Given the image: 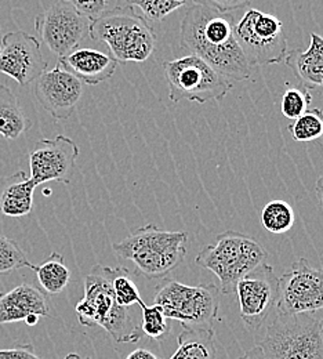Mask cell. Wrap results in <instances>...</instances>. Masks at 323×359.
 Returning a JSON list of instances; mask_svg holds the SVG:
<instances>
[{
  "instance_id": "obj_1",
  "label": "cell",
  "mask_w": 323,
  "mask_h": 359,
  "mask_svg": "<svg viewBox=\"0 0 323 359\" xmlns=\"http://www.w3.org/2000/svg\"><path fill=\"white\" fill-rule=\"evenodd\" d=\"M180 45L232 83L247 81L252 75V67L235 38L232 13L193 3L181 22Z\"/></svg>"
},
{
  "instance_id": "obj_2",
  "label": "cell",
  "mask_w": 323,
  "mask_h": 359,
  "mask_svg": "<svg viewBox=\"0 0 323 359\" xmlns=\"http://www.w3.org/2000/svg\"><path fill=\"white\" fill-rule=\"evenodd\" d=\"M114 269L95 264L85 278V296L75 313L82 326H99L116 343L135 344L144 336L132 309L118 304L112 289Z\"/></svg>"
},
{
  "instance_id": "obj_3",
  "label": "cell",
  "mask_w": 323,
  "mask_h": 359,
  "mask_svg": "<svg viewBox=\"0 0 323 359\" xmlns=\"http://www.w3.org/2000/svg\"><path fill=\"white\" fill-rule=\"evenodd\" d=\"M89 36L108 46L111 55L122 64L145 62L156 47L153 28L129 4L105 10L92 18Z\"/></svg>"
},
{
  "instance_id": "obj_4",
  "label": "cell",
  "mask_w": 323,
  "mask_h": 359,
  "mask_svg": "<svg viewBox=\"0 0 323 359\" xmlns=\"http://www.w3.org/2000/svg\"><path fill=\"white\" fill-rule=\"evenodd\" d=\"M188 232L163 231L148 224L114 245V252L132 262L139 275L148 279H163L177 269L186 255Z\"/></svg>"
},
{
  "instance_id": "obj_5",
  "label": "cell",
  "mask_w": 323,
  "mask_h": 359,
  "mask_svg": "<svg viewBox=\"0 0 323 359\" xmlns=\"http://www.w3.org/2000/svg\"><path fill=\"white\" fill-rule=\"evenodd\" d=\"M267 259V250L253 238L238 231H226L217 235L214 243L199 252L195 263L219 278L221 293L231 294L236 283L253 269L266 264Z\"/></svg>"
},
{
  "instance_id": "obj_6",
  "label": "cell",
  "mask_w": 323,
  "mask_h": 359,
  "mask_svg": "<svg viewBox=\"0 0 323 359\" xmlns=\"http://www.w3.org/2000/svg\"><path fill=\"white\" fill-rule=\"evenodd\" d=\"M259 346L268 359H323L322 316L277 313Z\"/></svg>"
},
{
  "instance_id": "obj_7",
  "label": "cell",
  "mask_w": 323,
  "mask_h": 359,
  "mask_svg": "<svg viewBox=\"0 0 323 359\" xmlns=\"http://www.w3.org/2000/svg\"><path fill=\"white\" fill-rule=\"evenodd\" d=\"M220 296L214 283L188 286L163 278L155 289L153 304L162 307L167 319L179 320L184 327H212L219 314Z\"/></svg>"
},
{
  "instance_id": "obj_8",
  "label": "cell",
  "mask_w": 323,
  "mask_h": 359,
  "mask_svg": "<svg viewBox=\"0 0 323 359\" xmlns=\"http://www.w3.org/2000/svg\"><path fill=\"white\" fill-rule=\"evenodd\" d=\"M163 71L172 102H180L181 100L198 104L221 101L233 86L231 81L192 54L166 61Z\"/></svg>"
},
{
  "instance_id": "obj_9",
  "label": "cell",
  "mask_w": 323,
  "mask_h": 359,
  "mask_svg": "<svg viewBox=\"0 0 323 359\" xmlns=\"http://www.w3.org/2000/svg\"><path fill=\"white\" fill-rule=\"evenodd\" d=\"M235 38L252 68L279 64L289 51L283 22L257 8H249L235 22Z\"/></svg>"
},
{
  "instance_id": "obj_10",
  "label": "cell",
  "mask_w": 323,
  "mask_h": 359,
  "mask_svg": "<svg viewBox=\"0 0 323 359\" xmlns=\"http://www.w3.org/2000/svg\"><path fill=\"white\" fill-rule=\"evenodd\" d=\"M92 20L74 6L58 0L35 17L39 39L55 55L64 57L78 48L89 35Z\"/></svg>"
},
{
  "instance_id": "obj_11",
  "label": "cell",
  "mask_w": 323,
  "mask_h": 359,
  "mask_svg": "<svg viewBox=\"0 0 323 359\" xmlns=\"http://www.w3.org/2000/svg\"><path fill=\"white\" fill-rule=\"evenodd\" d=\"M277 313L318 314L323 311V269L300 259L279 278Z\"/></svg>"
},
{
  "instance_id": "obj_12",
  "label": "cell",
  "mask_w": 323,
  "mask_h": 359,
  "mask_svg": "<svg viewBox=\"0 0 323 359\" xmlns=\"http://www.w3.org/2000/svg\"><path fill=\"white\" fill-rule=\"evenodd\" d=\"M240 318L250 332L259 330L277 309L279 278L267 263L245 275L235 287Z\"/></svg>"
},
{
  "instance_id": "obj_13",
  "label": "cell",
  "mask_w": 323,
  "mask_h": 359,
  "mask_svg": "<svg viewBox=\"0 0 323 359\" xmlns=\"http://www.w3.org/2000/svg\"><path fill=\"white\" fill-rule=\"evenodd\" d=\"M79 147L67 135L43 138L38 141L29 154L31 180L35 185L55 181L69 184L76 169Z\"/></svg>"
},
{
  "instance_id": "obj_14",
  "label": "cell",
  "mask_w": 323,
  "mask_h": 359,
  "mask_svg": "<svg viewBox=\"0 0 323 359\" xmlns=\"http://www.w3.org/2000/svg\"><path fill=\"white\" fill-rule=\"evenodd\" d=\"M47 69L41 41L24 32H8L1 39L0 72L20 86L34 83Z\"/></svg>"
},
{
  "instance_id": "obj_15",
  "label": "cell",
  "mask_w": 323,
  "mask_h": 359,
  "mask_svg": "<svg viewBox=\"0 0 323 359\" xmlns=\"http://www.w3.org/2000/svg\"><path fill=\"white\" fill-rule=\"evenodd\" d=\"M36 100L55 121H67L83 95V83L60 64L45 71L35 82Z\"/></svg>"
},
{
  "instance_id": "obj_16",
  "label": "cell",
  "mask_w": 323,
  "mask_h": 359,
  "mask_svg": "<svg viewBox=\"0 0 323 359\" xmlns=\"http://www.w3.org/2000/svg\"><path fill=\"white\" fill-rule=\"evenodd\" d=\"M57 64L82 83L90 86H97L111 79L118 68V61L112 55L88 47L75 48L69 54L60 57Z\"/></svg>"
},
{
  "instance_id": "obj_17",
  "label": "cell",
  "mask_w": 323,
  "mask_h": 359,
  "mask_svg": "<svg viewBox=\"0 0 323 359\" xmlns=\"http://www.w3.org/2000/svg\"><path fill=\"white\" fill-rule=\"evenodd\" d=\"M32 314L51 316L43 290L31 283H21L11 290L0 292V326L25 320Z\"/></svg>"
},
{
  "instance_id": "obj_18",
  "label": "cell",
  "mask_w": 323,
  "mask_h": 359,
  "mask_svg": "<svg viewBox=\"0 0 323 359\" xmlns=\"http://www.w3.org/2000/svg\"><path fill=\"white\" fill-rule=\"evenodd\" d=\"M310 38L307 50H290L283 61L303 86L323 89V36L312 32Z\"/></svg>"
},
{
  "instance_id": "obj_19",
  "label": "cell",
  "mask_w": 323,
  "mask_h": 359,
  "mask_svg": "<svg viewBox=\"0 0 323 359\" xmlns=\"http://www.w3.org/2000/svg\"><path fill=\"white\" fill-rule=\"evenodd\" d=\"M35 188V182L22 170L10 176H1L0 213L13 219L28 216L34 210Z\"/></svg>"
},
{
  "instance_id": "obj_20",
  "label": "cell",
  "mask_w": 323,
  "mask_h": 359,
  "mask_svg": "<svg viewBox=\"0 0 323 359\" xmlns=\"http://www.w3.org/2000/svg\"><path fill=\"white\" fill-rule=\"evenodd\" d=\"M177 343V350L170 359L217 358L213 327H184Z\"/></svg>"
},
{
  "instance_id": "obj_21",
  "label": "cell",
  "mask_w": 323,
  "mask_h": 359,
  "mask_svg": "<svg viewBox=\"0 0 323 359\" xmlns=\"http://www.w3.org/2000/svg\"><path fill=\"white\" fill-rule=\"evenodd\" d=\"M32 128L13 90L0 85V135L6 140H17Z\"/></svg>"
},
{
  "instance_id": "obj_22",
  "label": "cell",
  "mask_w": 323,
  "mask_h": 359,
  "mask_svg": "<svg viewBox=\"0 0 323 359\" xmlns=\"http://www.w3.org/2000/svg\"><path fill=\"white\" fill-rule=\"evenodd\" d=\"M41 287L48 294H60L71 280V271L65 266L64 257L58 253H51L45 263L35 269Z\"/></svg>"
},
{
  "instance_id": "obj_23",
  "label": "cell",
  "mask_w": 323,
  "mask_h": 359,
  "mask_svg": "<svg viewBox=\"0 0 323 359\" xmlns=\"http://www.w3.org/2000/svg\"><path fill=\"white\" fill-rule=\"evenodd\" d=\"M296 222V215L293 208L282 199L268 202L261 212L263 226L275 235L286 233L290 231Z\"/></svg>"
},
{
  "instance_id": "obj_24",
  "label": "cell",
  "mask_w": 323,
  "mask_h": 359,
  "mask_svg": "<svg viewBox=\"0 0 323 359\" xmlns=\"http://www.w3.org/2000/svg\"><path fill=\"white\" fill-rule=\"evenodd\" d=\"M141 309V332L146 337L155 341H163L169 337L172 332V325L167 322V318L162 307L158 304L146 306L144 302L139 303Z\"/></svg>"
},
{
  "instance_id": "obj_25",
  "label": "cell",
  "mask_w": 323,
  "mask_h": 359,
  "mask_svg": "<svg viewBox=\"0 0 323 359\" xmlns=\"http://www.w3.org/2000/svg\"><path fill=\"white\" fill-rule=\"evenodd\" d=\"M289 133L297 142L317 141L323 135V112L312 108L289 125Z\"/></svg>"
},
{
  "instance_id": "obj_26",
  "label": "cell",
  "mask_w": 323,
  "mask_h": 359,
  "mask_svg": "<svg viewBox=\"0 0 323 359\" xmlns=\"http://www.w3.org/2000/svg\"><path fill=\"white\" fill-rule=\"evenodd\" d=\"M112 289L118 304L122 307L132 309L133 306H139V303L144 302L141 299L139 287L132 278V273L125 267L114 269Z\"/></svg>"
},
{
  "instance_id": "obj_27",
  "label": "cell",
  "mask_w": 323,
  "mask_h": 359,
  "mask_svg": "<svg viewBox=\"0 0 323 359\" xmlns=\"http://www.w3.org/2000/svg\"><path fill=\"white\" fill-rule=\"evenodd\" d=\"M21 269H36L32 264L21 246L0 232V275H7Z\"/></svg>"
},
{
  "instance_id": "obj_28",
  "label": "cell",
  "mask_w": 323,
  "mask_h": 359,
  "mask_svg": "<svg viewBox=\"0 0 323 359\" xmlns=\"http://www.w3.org/2000/svg\"><path fill=\"white\" fill-rule=\"evenodd\" d=\"M133 8H139L146 21L159 22L174 11L183 8L189 0H126Z\"/></svg>"
},
{
  "instance_id": "obj_29",
  "label": "cell",
  "mask_w": 323,
  "mask_h": 359,
  "mask_svg": "<svg viewBox=\"0 0 323 359\" xmlns=\"http://www.w3.org/2000/svg\"><path fill=\"white\" fill-rule=\"evenodd\" d=\"M311 102H312V94L308 88L287 86L280 100V112L286 119L294 121L310 109Z\"/></svg>"
},
{
  "instance_id": "obj_30",
  "label": "cell",
  "mask_w": 323,
  "mask_h": 359,
  "mask_svg": "<svg viewBox=\"0 0 323 359\" xmlns=\"http://www.w3.org/2000/svg\"><path fill=\"white\" fill-rule=\"evenodd\" d=\"M74 6L81 14L89 17L90 20L98 17L105 11L106 0H64Z\"/></svg>"
},
{
  "instance_id": "obj_31",
  "label": "cell",
  "mask_w": 323,
  "mask_h": 359,
  "mask_svg": "<svg viewBox=\"0 0 323 359\" xmlns=\"http://www.w3.org/2000/svg\"><path fill=\"white\" fill-rule=\"evenodd\" d=\"M0 359H42L32 344H18L10 348L0 350Z\"/></svg>"
},
{
  "instance_id": "obj_32",
  "label": "cell",
  "mask_w": 323,
  "mask_h": 359,
  "mask_svg": "<svg viewBox=\"0 0 323 359\" xmlns=\"http://www.w3.org/2000/svg\"><path fill=\"white\" fill-rule=\"evenodd\" d=\"M253 0H193V3L198 4H205L213 8H217L223 13H231L233 10L246 7L252 3Z\"/></svg>"
},
{
  "instance_id": "obj_33",
  "label": "cell",
  "mask_w": 323,
  "mask_h": 359,
  "mask_svg": "<svg viewBox=\"0 0 323 359\" xmlns=\"http://www.w3.org/2000/svg\"><path fill=\"white\" fill-rule=\"evenodd\" d=\"M125 359H159L152 351L146 350V348H137L135 351H132Z\"/></svg>"
},
{
  "instance_id": "obj_34",
  "label": "cell",
  "mask_w": 323,
  "mask_h": 359,
  "mask_svg": "<svg viewBox=\"0 0 323 359\" xmlns=\"http://www.w3.org/2000/svg\"><path fill=\"white\" fill-rule=\"evenodd\" d=\"M238 359H268L266 357L263 348L260 346H256L253 347L252 350H249L247 353H245L242 357H239Z\"/></svg>"
},
{
  "instance_id": "obj_35",
  "label": "cell",
  "mask_w": 323,
  "mask_h": 359,
  "mask_svg": "<svg viewBox=\"0 0 323 359\" xmlns=\"http://www.w3.org/2000/svg\"><path fill=\"white\" fill-rule=\"evenodd\" d=\"M315 192H317V196L321 202L323 208V176H321L319 179L317 180V184H315Z\"/></svg>"
},
{
  "instance_id": "obj_36",
  "label": "cell",
  "mask_w": 323,
  "mask_h": 359,
  "mask_svg": "<svg viewBox=\"0 0 323 359\" xmlns=\"http://www.w3.org/2000/svg\"><path fill=\"white\" fill-rule=\"evenodd\" d=\"M39 319H41V316H39V315H28V316L25 318V320H24V322H25L28 326H35V325L39 322Z\"/></svg>"
},
{
  "instance_id": "obj_37",
  "label": "cell",
  "mask_w": 323,
  "mask_h": 359,
  "mask_svg": "<svg viewBox=\"0 0 323 359\" xmlns=\"http://www.w3.org/2000/svg\"><path fill=\"white\" fill-rule=\"evenodd\" d=\"M62 359H90L86 358V357H81L79 354H76V353H71V354H68L65 358Z\"/></svg>"
},
{
  "instance_id": "obj_38",
  "label": "cell",
  "mask_w": 323,
  "mask_h": 359,
  "mask_svg": "<svg viewBox=\"0 0 323 359\" xmlns=\"http://www.w3.org/2000/svg\"><path fill=\"white\" fill-rule=\"evenodd\" d=\"M322 341H323V315H322Z\"/></svg>"
},
{
  "instance_id": "obj_39",
  "label": "cell",
  "mask_w": 323,
  "mask_h": 359,
  "mask_svg": "<svg viewBox=\"0 0 323 359\" xmlns=\"http://www.w3.org/2000/svg\"><path fill=\"white\" fill-rule=\"evenodd\" d=\"M0 50H1V42H0Z\"/></svg>"
}]
</instances>
